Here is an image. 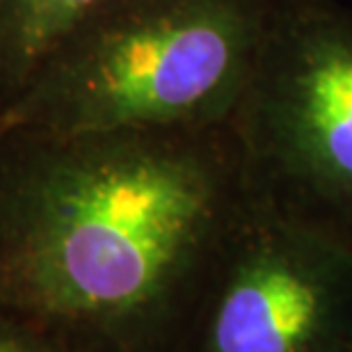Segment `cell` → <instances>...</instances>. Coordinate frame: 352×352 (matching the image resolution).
<instances>
[{
    "instance_id": "cell-1",
    "label": "cell",
    "mask_w": 352,
    "mask_h": 352,
    "mask_svg": "<svg viewBox=\"0 0 352 352\" xmlns=\"http://www.w3.org/2000/svg\"><path fill=\"white\" fill-rule=\"evenodd\" d=\"M0 201V291L69 322H126L213 258L250 199L229 126L25 135Z\"/></svg>"
},
{
    "instance_id": "cell-2",
    "label": "cell",
    "mask_w": 352,
    "mask_h": 352,
    "mask_svg": "<svg viewBox=\"0 0 352 352\" xmlns=\"http://www.w3.org/2000/svg\"><path fill=\"white\" fill-rule=\"evenodd\" d=\"M281 0H108L0 110L5 135L220 129Z\"/></svg>"
},
{
    "instance_id": "cell-3",
    "label": "cell",
    "mask_w": 352,
    "mask_h": 352,
    "mask_svg": "<svg viewBox=\"0 0 352 352\" xmlns=\"http://www.w3.org/2000/svg\"><path fill=\"white\" fill-rule=\"evenodd\" d=\"M252 197L352 252V10L281 0L227 124Z\"/></svg>"
},
{
    "instance_id": "cell-4",
    "label": "cell",
    "mask_w": 352,
    "mask_h": 352,
    "mask_svg": "<svg viewBox=\"0 0 352 352\" xmlns=\"http://www.w3.org/2000/svg\"><path fill=\"white\" fill-rule=\"evenodd\" d=\"M215 265L208 352H322L352 302V252L252 192Z\"/></svg>"
},
{
    "instance_id": "cell-5",
    "label": "cell",
    "mask_w": 352,
    "mask_h": 352,
    "mask_svg": "<svg viewBox=\"0 0 352 352\" xmlns=\"http://www.w3.org/2000/svg\"><path fill=\"white\" fill-rule=\"evenodd\" d=\"M108 0H0V110L48 53Z\"/></svg>"
},
{
    "instance_id": "cell-6",
    "label": "cell",
    "mask_w": 352,
    "mask_h": 352,
    "mask_svg": "<svg viewBox=\"0 0 352 352\" xmlns=\"http://www.w3.org/2000/svg\"><path fill=\"white\" fill-rule=\"evenodd\" d=\"M0 352H55L51 346L14 322L0 318Z\"/></svg>"
},
{
    "instance_id": "cell-7",
    "label": "cell",
    "mask_w": 352,
    "mask_h": 352,
    "mask_svg": "<svg viewBox=\"0 0 352 352\" xmlns=\"http://www.w3.org/2000/svg\"><path fill=\"white\" fill-rule=\"evenodd\" d=\"M5 140V129H3V119H0V142Z\"/></svg>"
}]
</instances>
